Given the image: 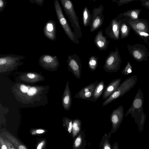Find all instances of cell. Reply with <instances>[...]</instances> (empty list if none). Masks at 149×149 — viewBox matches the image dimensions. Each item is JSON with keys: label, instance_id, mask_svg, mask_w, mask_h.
Returning <instances> with one entry per match:
<instances>
[{"label": "cell", "instance_id": "cell-1", "mask_svg": "<svg viewBox=\"0 0 149 149\" xmlns=\"http://www.w3.org/2000/svg\"><path fill=\"white\" fill-rule=\"evenodd\" d=\"M49 89L48 85H29L23 83H17L11 88L15 99L26 107L44 106L47 104V95Z\"/></svg>", "mask_w": 149, "mask_h": 149}, {"label": "cell", "instance_id": "cell-2", "mask_svg": "<svg viewBox=\"0 0 149 149\" xmlns=\"http://www.w3.org/2000/svg\"><path fill=\"white\" fill-rule=\"evenodd\" d=\"M25 57L13 54H0V73L4 75L17 70L24 64L21 61Z\"/></svg>", "mask_w": 149, "mask_h": 149}, {"label": "cell", "instance_id": "cell-3", "mask_svg": "<svg viewBox=\"0 0 149 149\" xmlns=\"http://www.w3.org/2000/svg\"><path fill=\"white\" fill-rule=\"evenodd\" d=\"M143 95L139 88L133 99L130 107L125 115L127 116L130 114L134 118L136 123L143 124L145 122L146 115L143 111Z\"/></svg>", "mask_w": 149, "mask_h": 149}, {"label": "cell", "instance_id": "cell-4", "mask_svg": "<svg viewBox=\"0 0 149 149\" xmlns=\"http://www.w3.org/2000/svg\"><path fill=\"white\" fill-rule=\"evenodd\" d=\"M63 9L69 18L74 32L79 38L82 36L79 18L75 11L73 4L70 0H60Z\"/></svg>", "mask_w": 149, "mask_h": 149}, {"label": "cell", "instance_id": "cell-5", "mask_svg": "<svg viewBox=\"0 0 149 149\" xmlns=\"http://www.w3.org/2000/svg\"><path fill=\"white\" fill-rule=\"evenodd\" d=\"M137 81L136 75L132 76L125 79L118 87L116 90L102 103L104 106L112 101L122 96L129 91L135 85Z\"/></svg>", "mask_w": 149, "mask_h": 149}, {"label": "cell", "instance_id": "cell-6", "mask_svg": "<svg viewBox=\"0 0 149 149\" xmlns=\"http://www.w3.org/2000/svg\"><path fill=\"white\" fill-rule=\"evenodd\" d=\"M54 5L58 19L66 34L73 42L79 44V38L73 31L63 14L62 10L58 0H54Z\"/></svg>", "mask_w": 149, "mask_h": 149}, {"label": "cell", "instance_id": "cell-7", "mask_svg": "<svg viewBox=\"0 0 149 149\" xmlns=\"http://www.w3.org/2000/svg\"><path fill=\"white\" fill-rule=\"evenodd\" d=\"M121 60L118 48L111 51L105 61L103 69L107 72H117L120 69Z\"/></svg>", "mask_w": 149, "mask_h": 149}, {"label": "cell", "instance_id": "cell-8", "mask_svg": "<svg viewBox=\"0 0 149 149\" xmlns=\"http://www.w3.org/2000/svg\"><path fill=\"white\" fill-rule=\"evenodd\" d=\"M39 64L43 69L50 71H55L60 66L59 59L56 56L47 54L42 55L39 59Z\"/></svg>", "mask_w": 149, "mask_h": 149}, {"label": "cell", "instance_id": "cell-9", "mask_svg": "<svg viewBox=\"0 0 149 149\" xmlns=\"http://www.w3.org/2000/svg\"><path fill=\"white\" fill-rule=\"evenodd\" d=\"M104 7L101 4L98 7L93 9L89 25L91 32L97 30L102 25L104 20Z\"/></svg>", "mask_w": 149, "mask_h": 149}, {"label": "cell", "instance_id": "cell-10", "mask_svg": "<svg viewBox=\"0 0 149 149\" xmlns=\"http://www.w3.org/2000/svg\"><path fill=\"white\" fill-rule=\"evenodd\" d=\"M68 68L77 79L81 78V64L79 56L76 54L68 57Z\"/></svg>", "mask_w": 149, "mask_h": 149}, {"label": "cell", "instance_id": "cell-11", "mask_svg": "<svg viewBox=\"0 0 149 149\" xmlns=\"http://www.w3.org/2000/svg\"><path fill=\"white\" fill-rule=\"evenodd\" d=\"M124 114L123 107L121 105L112 111L110 116L112 123V128L111 131L112 133H115L119 128L123 120Z\"/></svg>", "mask_w": 149, "mask_h": 149}, {"label": "cell", "instance_id": "cell-12", "mask_svg": "<svg viewBox=\"0 0 149 149\" xmlns=\"http://www.w3.org/2000/svg\"><path fill=\"white\" fill-rule=\"evenodd\" d=\"M45 80L41 73L33 72H21L17 77V80L29 84H34Z\"/></svg>", "mask_w": 149, "mask_h": 149}, {"label": "cell", "instance_id": "cell-13", "mask_svg": "<svg viewBox=\"0 0 149 149\" xmlns=\"http://www.w3.org/2000/svg\"><path fill=\"white\" fill-rule=\"evenodd\" d=\"M121 22L117 18H114L111 21L109 26L106 28L105 33L111 39H119Z\"/></svg>", "mask_w": 149, "mask_h": 149}, {"label": "cell", "instance_id": "cell-14", "mask_svg": "<svg viewBox=\"0 0 149 149\" xmlns=\"http://www.w3.org/2000/svg\"><path fill=\"white\" fill-rule=\"evenodd\" d=\"M98 83L96 81L84 87L75 94L74 98L91 101Z\"/></svg>", "mask_w": 149, "mask_h": 149}, {"label": "cell", "instance_id": "cell-15", "mask_svg": "<svg viewBox=\"0 0 149 149\" xmlns=\"http://www.w3.org/2000/svg\"><path fill=\"white\" fill-rule=\"evenodd\" d=\"M56 25L55 22L52 20H50L45 24L43 28V32L47 38L54 41L56 38Z\"/></svg>", "mask_w": 149, "mask_h": 149}, {"label": "cell", "instance_id": "cell-16", "mask_svg": "<svg viewBox=\"0 0 149 149\" xmlns=\"http://www.w3.org/2000/svg\"><path fill=\"white\" fill-rule=\"evenodd\" d=\"M102 31L101 29L95 36L94 42L100 51H105L107 49L109 40H107L106 36H103Z\"/></svg>", "mask_w": 149, "mask_h": 149}, {"label": "cell", "instance_id": "cell-17", "mask_svg": "<svg viewBox=\"0 0 149 149\" xmlns=\"http://www.w3.org/2000/svg\"><path fill=\"white\" fill-rule=\"evenodd\" d=\"M69 81L66 83L62 98L63 107L66 111H69L71 108L72 98L71 93L70 89Z\"/></svg>", "mask_w": 149, "mask_h": 149}, {"label": "cell", "instance_id": "cell-18", "mask_svg": "<svg viewBox=\"0 0 149 149\" xmlns=\"http://www.w3.org/2000/svg\"><path fill=\"white\" fill-rule=\"evenodd\" d=\"M121 81V78H119L111 81L106 87L102 95V99L105 100L113 94L120 85Z\"/></svg>", "mask_w": 149, "mask_h": 149}, {"label": "cell", "instance_id": "cell-19", "mask_svg": "<svg viewBox=\"0 0 149 149\" xmlns=\"http://www.w3.org/2000/svg\"><path fill=\"white\" fill-rule=\"evenodd\" d=\"M86 143L85 130L83 131L81 130L78 135L73 139L72 149H85Z\"/></svg>", "mask_w": 149, "mask_h": 149}, {"label": "cell", "instance_id": "cell-20", "mask_svg": "<svg viewBox=\"0 0 149 149\" xmlns=\"http://www.w3.org/2000/svg\"><path fill=\"white\" fill-rule=\"evenodd\" d=\"M112 133L111 131L108 134L106 133L104 134L99 143V149H112L110 141Z\"/></svg>", "mask_w": 149, "mask_h": 149}, {"label": "cell", "instance_id": "cell-21", "mask_svg": "<svg viewBox=\"0 0 149 149\" xmlns=\"http://www.w3.org/2000/svg\"><path fill=\"white\" fill-rule=\"evenodd\" d=\"M81 120L78 119H73V125L71 136L74 139L81 131Z\"/></svg>", "mask_w": 149, "mask_h": 149}, {"label": "cell", "instance_id": "cell-22", "mask_svg": "<svg viewBox=\"0 0 149 149\" xmlns=\"http://www.w3.org/2000/svg\"><path fill=\"white\" fill-rule=\"evenodd\" d=\"M104 85V81L102 80L98 83L95 88L91 101L95 102L100 97L103 91Z\"/></svg>", "mask_w": 149, "mask_h": 149}, {"label": "cell", "instance_id": "cell-23", "mask_svg": "<svg viewBox=\"0 0 149 149\" xmlns=\"http://www.w3.org/2000/svg\"><path fill=\"white\" fill-rule=\"evenodd\" d=\"M91 15L90 10L87 7H85L82 13V21L85 27L89 25Z\"/></svg>", "mask_w": 149, "mask_h": 149}, {"label": "cell", "instance_id": "cell-24", "mask_svg": "<svg viewBox=\"0 0 149 149\" xmlns=\"http://www.w3.org/2000/svg\"><path fill=\"white\" fill-rule=\"evenodd\" d=\"M99 58L95 56H92L88 60V68L92 71L96 69L98 63Z\"/></svg>", "mask_w": 149, "mask_h": 149}, {"label": "cell", "instance_id": "cell-25", "mask_svg": "<svg viewBox=\"0 0 149 149\" xmlns=\"http://www.w3.org/2000/svg\"><path fill=\"white\" fill-rule=\"evenodd\" d=\"M64 125L66 127L67 130L71 135L73 125V120L66 117H64L63 119Z\"/></svg>", "mask_w": 149, "mask_h": 149}, {"label": "cell", "instance_id": "cell-26", "mask_svg": "<svg viewBox=\"0 0 149 149\" xmlns=\"http://www.w3.org/2000/svg\"><path fill=\"white\" fill-rule=\"evenodd\" d=\"M120 30L121 32V38H124L127 35L128 29L127 25L125 24H122L120 26Z\"/></svg>", "mask_w": 149, "mask_h": 149}, {"label": "cell", "instance_id": "cell-27", "mask_svg": "<svg viewBox=\"0 0 149 149\" xmlns=\"http://www.w3.org/2000/svg\"><path fill=\"white\" fill-rule=\"evenodd\" d=\"M133 55L138 60H141L143 57V55L139 51L136 50L133 52Z\"/></svg>", "mask_w": 149, "mask_h": 149}, {"label": "cell", "instance_id": "cell-28", "mask_svg": "<svg viewBox=\"0 0 149 149\" xmlns=\"http://www.w3.org/2000/svg\"><path fill=\"white\" fill-rule=\"evenodd\" d=\"M135 27L139 31L144 30H145L146 28L145 25L143 23L141 22H139L136 24L135 25Z\"/></svg>", "mask_w": 149, "mask_h": 149}, {"label": "cell", "instance_id": "cell-29", "mask_svg": "<svg viewBox=\"0 0 149 149\" xmlns=\"http://www.w3.org/2000/svg\"><path fill=\"white\" fill-rule=\"evenodd\" d=\"M7 3L6 0H0V13L3 11L7 5Z\"/></svg>", "mask_w": 149, "mask_h": 149}, {"label": "cell", "instance_id": "cell-30", "mask_svg": "<svg viewBox=\"0 0 149 149\" xmlns=\"http://www.w3.org/2000/svg\"><path fill=\"white\" fill-rule=\"evenodd\" d=\"M124 15H127L130 16L132 18L134 19H136L138 18V15L137 13L134 11H133L130 13H124Z\"/></svg>", "mask_w": 149, "mask_h": 149}, {"label": "cell", "instance_id": "cell-31", "mask_svg": "<svg viewBox=\"0 0 149 149\" xmlns=\"http://www.w3.org/2000/svg\"><path fill=\"white\" fill-rule=\"evenodd\" d=\"M44 0H30L29 1L31 3H35L36 4L40 6H42L43 2Z\"/></svg>", "mask_w": 149, "mask_h": 149}, {"label": "cell", "instance_id": "cell-32", "mask_svg": "<svg viewBox=\"0 0 149 149\" xmlns=\"http://www.w3.org/2000/svg\"><path fill=\"white\" fill-rule=\"evenodd\" d=\"M132 68L130 64L129 63H128L127 66L125 68L122 70L121 71V72L122 74L126 75H127V71L129 69Z\"/></svg>", "mask_w": 149, "mask_h": 149}, {"label": "cell", "instance_id": "cell-33", "mask_svg": "<svg viewBox=\"0 0 149 149\" xmlns=\"http://www.w3.org/2000/svg\"><path fill=\"white\" fill-rule=\"evenodd\" d=\"M137 33H139L140 35L141 36H149V35L146 32L141 31H138Z\"/></svg>", "mask_w": 149, "mask_h": 149}, {"label": "cell", "instance_id": "cell-34", "mask_svg": "<svg viewBox=\"0 0 149 149\" xmlns=\"http://www.w3.org/2000/svg\"><path fill=\"white\" fill-rule=\"evenodd\" d=\"M112 149H119L118 143L117 142H115L113 145Z\"/></svg>", "mask_w": 149, "mask_h": 149}, {"label": "cell", "instance_id": "cell-35", "mask_svg": "<svg viewBox=\"0 0 149 149\" xmlns=\"http://www.w3.org/2000/svg\"><path fill=\"white\" fill-rule=\"evenodd\" d=\"M44 132V131L43 130H37L36 131V132L38 134H40L43 133Z\"/></svg>", "mask_w": 149, "mask_h": 149}, {"label": "cell", "instance_id": "cell-36", "mask_svg": "<svg viewBox=\"0 0 149 149\" xmlns=\"http://www.w3.org/2000/svg\"><path fill=\"white\" fill-rule=\"evenodd\" d=\"M43 145V143H41L38 146L37 149H40L41 148L42 146Z\"/></svg>", "mask_w": 149, "mask_h": 149}, {"label": "cell", "instance_id": "cell-37", "mask_svg": "<svg viewBox=\"0 0 149 149\" xmlns=\"http://www.w3.org/2000/svg\"><path fill=\"white\" fill-rule=\"evenodd\" d=\"M19 149H26V148L25 146L21 145L19 147Z\"/></svg>", "mask_w": 149, "mask_h": 149}, {"label": "cell", "instance_id": "cell-38", "mask_svg": "<svg viewBox=\"0 0 149 149\" xmlns=\"http://www.w3.org/2000/svg\"><path fill=\"white\" fill-rule=\"evenodd\" d=\"M1 149H7V148L5 145H3L1 147Z\"/></svg>", "mask_w": 149, "mask_h": 149}, {"label": "cell", "instance_id": "cell-39", "mask_svg": "<svg viewBox=\"0 0 149 149\" xmlns=\"http://www.w3.org/2000/svg\"><path fill=\"white\" fill-rule=\"evenodd\" d=\"M147 4L149 6V1L147 3Z\"/></svg>", "mask_w": 149, "mask_h": 149}, {"label": "cell", "instance_id": "cell-40", "mask_svg": "<svg viewBox=\"0 0 149 149\" xmlns=\"http://www.w3.org/2000/svg\"><path fill=\"white\" fill-rule=\"evenodd\" d=\"M13 149V148H12V149Z\"/></svg>", "mask_w": 149, "mask_h": 149}]
</instances>
